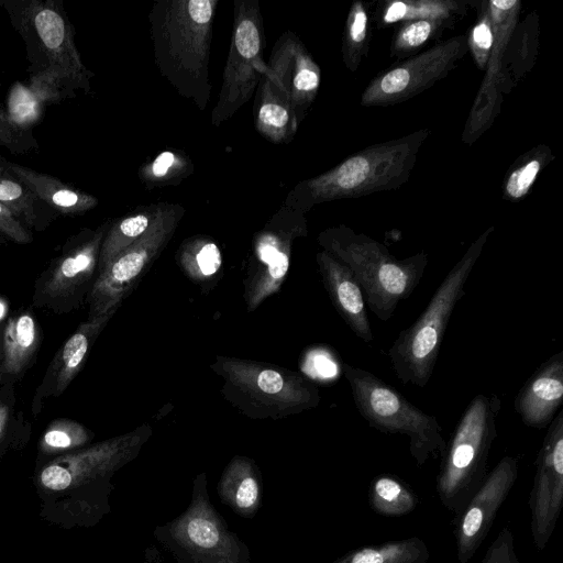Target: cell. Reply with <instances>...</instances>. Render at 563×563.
Wrapping results in <instances>:
<instances>
[{
    "label": "cell",
    "instance_id": "17",
    "mask_svg": "<svg viewBox=\"0 0 563 563\" xmlns=\"http://www.w3.org/2000/svg\"><path fill=\"white\" fill-rule=\"evenodd\" d=\"M307 235L306 214L285 205L274 213L255 238V256L262 267L253 279L249 292V310L275 292L284 280L288 267L291 243Z\"/></svg>",
    "mask_w": 563,
    "mask_h": 563
},
{
    "label": "cell",
    "instance_id": "28",
    "mask_svg": "<svg viewBox=\"0 0 563 563\" xmlns=\"http://www.w3.org/2000/svg\"><path fill=\"white\" fill-rule=\"evenodd\" d=\"M320 80V67L298 38L290 73V107L298 125L317 97Z\"/></svg>",
    "mask_w": 563,
    "mask_h": 563
},
{
    "label": "cell",
    "instance_id": "41",
    "mask_svg": "<svg viewBox=\"0 0 563 563\" xmlns=\"http://www.w3.org/2000/svg\"><path fill=\"white\" fill-rule=\"evenodd\" d=\"M188 246L194 252V261L201 275L211 276L218 272L222 258L214 242L207 239H195L189 242Z\"/></svg>",
    "mask_w": 563,
    "mask_h": 563
},
{
    "label": "cell",
    "instance_id": "27",
    "mask_svg": "<svg viewBox=\"0 0 563 563\" xmlns=\"http://www.w3.org/2000/svg\"><path fill=\"white\" fill-rule=\"evenodd\" d=\"M428 547L418 537L356 548L332 563H427Z\"/></svg>",
    "mask_w": 563,
    "mask_h": 563
},
{
    "label": "cell",
    "instance_id": "5",
    "mask_svg": "<svg viewBox=\"0 0 563 563\" xmlns=\"http://www.w3.org/2000/svg\"><path fill=\"white\" fill-rule=\"evenodd\" d=\"M499 409L497 396L476 395L446 443L435 489L441 504L455 516L464 509L487 474Z\"/></svg>",
    "mask_w": 563,
    "mask_h": 563
},
{
    "label": "cell",
    "instance_id": "43",
    "mask_svg": "<svg viewBox=\"0 0 563 563\" xmlns=\"http://www.w3.org/2000/svg\"><path fill=\"white\" fill-rule=\"evenodd\" d=\"M0 146H4L14 154L25 153L37 147L32 136L16 131L10 123L3 106L0 104Z\"/></svg>",
    "mask_w": 563,
    "mask_h": 563
},
{
    "label": "cell",
    "instance_id": "14",
    "mask_svg": "<svg viewBox=\"0 0 563 563\" xmlns=\"http://www.w3.org/2000/svg\"><path fill=\"white\" fill-rule=\"evenodd\" d=\"M519 474L518 460L504 456L486 474L464 509L455 516L454 536L459 563H468L486 539Z\"/></svg>",
    "mask_w": 563,
    "mask_h": 563
},
{
    "label": "cell",
    "instance_id": "37",
    "mask_svg": "<svg viewBox=\"0 0 563 563\" xmlns=\"http://www.w3.org/2000/svg\"><path fill=\"white\" fill-rule=\"evenodd\" d=\"M224 493L235 509L250 511L258 503V483L251 468L244 462L234 463L228 471Z\"/></svg>",
    "mask_w": 563,
    "mask_h": 563
},
{
    "label": "cell",
    "instance_id": "4",
    "mask_svg": "<svg viewBox=\"0 0 563 563\" xmlns=\"http://www.w3.org/2000/svg\"><path fill=\"white\" fill-rule=\"evenodd\" d=\"M494 232L487 228L467 247L434 291L417 320L404 329L387 352L397 378L404 385L423 388L429 383L453 310L465 295V285Z\"/></svg>",
    "mask_w": 563,
    "mask_h": 563
},
{
    "label": "cell",
    "instance_id": "19",
    "mask_svg": "<svg viewBox=\"0 0 563 563\" xmlns=\"http://www.w3.org/2000/svg\"><path fill=\"white\" fill-rule=\"evenodd\" d=\"M114 312L80 323L52 358L35 389L31 412L36 417L48 398L60 396L81 371L89 351Z\"/></svg>",
    "mask_w": 563,
    "mask_h": 563
},
{
    "label": "cell",
    "instance_id": "36",
    "mask_svg": "<svg viewBox=\"0 0 563 563\" xmlns=\"http://www.w3.org/2000/svg\"><path fill=\"white\" fill-rule=\"evenodd\" d=\"M14 383L0 386V449L8 442L29 438L31 423L18 406Z\"/></svg>",
    "mask_w": 563,
    "mask_h": 563
},
{
    "label": "cell",
    "instance_id": "35",
    "mask_svg": "<svg viewBox=\"0 0 563 563\" xmlns=\"http://www.w3.org/2000/svg\"><path fill=\"white\" fill-rule=\"evenodd\" d=\"M93 438V433L84 424L68 419L52 420L38 441L42 455L57 457L82 449Z\"/></svg>",
    "mask_w": 563,
    "mask_h": 563
},
{
    "label": "cell",
    "instance_id": "30",
    "mask_svg": "<svg viewBox=\"0 0 563 563\" xmlns=\"http://www.w3.org/2000/svg\"><path fill=\"white\" fill-rule=\"evenodd\" d=\"M419 503L416 493L398 476L380 474L368 487V504L385 517H401L413 511Z\"/></svg>",
    "mask_w": 563,
    "mask_h": 563
},
{
    "label": "cell",
    "instance_id": "42",
    "mask_svg": "<svg viewBox=\"0 0 563 563\" xmlns=\"http://www.w3.org/2000/svg\"><path fill=\"white\" fill-rule=\"evenodd\" d=\"M479 563H520L515 551L514 534L508 527L498 532Z\"/></svg>",
    "mask_w": 563,
    "mask_h": 563
},
{
    "label": "cell",
    "instance_id": "23",
    "mask_svg": "<svg viewBox=\"0 0 563 563\" xmlns=\"http://www.w3.org/2000/svg\"><path fill=\"white\" fill-rule=\"evenodd\" d=\"M41 341V328L31 309L11 313L0 350V386L24 376L36 361Z\"/></svg>",
    "mask_w": 563,
    "mask_h": 563
},
{
    "label": "cell",
    "instance_id": "6",
    "mask_svg": "<svg viewBox=\"0 0 563 563\" xmlns=\"http://www.w3.org/2000/svg\"><path fill=\"white\" fill-rule=\"evenodd\" d=\"M0 5L25 43L32 74H53L75 89L89 90L92 74L82 64L63 2L5 0Z\"/></svg>",
    "mask_w": 563,
    "mask_h": 563
},
{
    "label": "cell",
    "instance_id": "44",
    "mask_svg": "<svg viewBox=\"0 0 563 563\" xmlns=\"http://www.w3.org/2000/svg\"><path fill=\"white\" fill-rule=\"evenodd\" d=\"M0 239L16 244H29L33 236L5 207L0 203Z\"/></svg>",
    "mask_w": 563,
    "mask_h": 563
},
{
    "label": "cell",
    "instance_id": "46",
    "mask_svg": "<svg viewBox=\"0 0 563 563\" xmlns=\"http://www.w3.org/2000/svg\"><path fill=\"white\" fill-rule=\"evenodd\" d=\"M4 168L3 158L0 157V169Z\"/></svg>",
    "mask_w": 563,
    "mask_h": 563
},
{
    "label": "cell",
    "instance_id": "12",
    "mask_svg": "<svg viewBox=\"0 0 563 563\" xmlns=\"http://www.w3.org/2000/svg\"><path fill=\"white\" fill-rule=\"evenodd\" d=\"M298 38L290 31L280 35L257 85L253 111L255 128L274 144L290 142L298 130L290 107V73Z\"/></svg>",
    "mask_w": 563,
    "mask_h": 563
},
{
    "label": "cell",
    "instance_id": "24",
    "mask_svg": "<svg viewBox=\"0 0 563 563\" xmlns=\"http://www.w3.org/2000/svg\"><path fill=\"white\" fill-rule=\"evenodd\" d=\"M3 164L31 189L40 201L54 212L77 216L89 211L98 205V199L92 195L54 176L7 162L5 159H3Z\"/></svg>",
    "mask_w": 563,
    "mask_h": 563
},
{
    "label": "cell",
    "instance_id": "22",
    "mask_svg": "<svg viewBox=\"0 0 563 563\" xmlns=\"http://www.w3.org/2000/svg\"><path fill=\"white\" fill-rule=\"evenodd\" d=\"M321 278L340 317L362 341H373L363 292L347 266L327 251L317 254Z\"/></svg>",
    "mask_w": 563,
    "mask_h": 563
},
{
    "label": "cell",
    "instance_id": "39",
    "mask_svg": "<svg viewBox=\"0 0 563 563\" xmlns=\"http://www.w3.org/2000/svg\"><path fill=\"white\" fill-rule=\"evenodd\" d=\"M189 169L191 165L187 158L175 152L165 151L143 166L140 175L146 185L158 186L180 179V176L188 175Z\"/></svg>",
    "mask_w": 563,
    "mask_h": 563
},
{
    "label": "cell",
    "instance_id": "18",
    "mask_svg": "<svg viewBox=\"0 0 563 563\" xmlns=\"http://www.w3.org/2000/svg\"><path fill=\"white\" fill-rule=\"evenodd\" d=\"M494 44L485 67V76L471 109L463 132L467 144L476 141L493 124L500 111L503 96L498 90L499 67L504 51L519 23L521 2L518 0H489Z\"/></svg>",
    "mask_w": 563,
    "mask_h": 563
},
{
    "label": "cell",
    "instance_id": "11",
    "mask_svg": "<svg viewBox=\"0 0 563 563\" xmlns=\"http://www.w3.org/2000/svg\"><path fill=\"white\" fill-rule=\"evenodd\" d=\"M467 53L466 34L438 42L374 77L361 95V104L388 107L407 101L448 77Z\"/></svg>",
    "mask_w": 563,
    "mask_h": 563
},
{
    "label": "cell",
    "instance_id": "7",
    "mask_svg": "<svg viewBox=\"0 0 563 563\" xmlns=\"http://www.w3.org/2000/svg\"><path fill=\"white\" fill-rule=\"evenodd\" d=\"M358 413L376 430L409 439V451L418 466L442 456L446 449L437 418L412 405L398 390L373 373L342 365Z\"/></svg>",
    "mask_w": 563,
    "mask_h": 563
},
{
    "label": "cell",
    "instance_id": "1",
    "mask_svg": "<svg viewBox=\"0 0 563 563\" xmlns=\"http://www.w3.org/2000/svg\"><path fill=\"white\" fill-rule=\"evenodd\" d=\"M218 3L219 0H159L148 14L156 67L199 110L210 101V48Z\"/></svg>",
    "mask_w": 563,
    "mask_h": 563
},
{
    "label": "cell",
    "instance_id": "21",
    "mask_svg": "<svg viewBox=\"0 0 563 563\" xmlns=\"http://www.w3.org/2000/svg\"><path fill=\"white\" fill-rule=\"evenodd\" d=\"M74 87L53 74H32L26 82L13 84L3 108L12 126L31 136L32 128L42 121L47 104L74 96Z\"/></svg>",
    "mask_w": 563,
    "mask_h": 563
},
{
    "label": "cell",
    "instance_id": "10",
    "mask_svg": "<svg viewBox=\"0 0 563 563\" xmlns=\"http://www.w3.org/2000/svg\"><path fill=\"white\" fill-rule=\"evenodd\" d=\"M109 223L96 230L84 229L70 236L34 284L32 303L56 314L79 309L97 277L101 243Z\"/></svg>",
    "mask_w": 563,
    "mask_h": 563
},
{
    "label": "cell",
    "instance_id": "9",
    "mask_svg": "<svg viewBox=\"0 0 563 563\" xmlns=\"http://www.w3.org/2000/svg\"><path fill=\"white\" fill-rule=\"evenodd\" d=\"M229 54L211 124L221 125L252 97L267 69L263 58L264 31L258 0H234Z\"/></svg>",
    "mask_w": 563,
    "mask_h": 563
},
{
    "label": "cell",
    "instance_id": "13",
    "mask_svg": "<svg viewBox=\"0 0 563 563\" xmlns=\"http://www.w3.org/2000/svg\"><path fill=\"white\" fill-rule=\"evenodd\" d=\"M529 497L534 545L543 550L551 538L563 504V410L548 426L537 457Z\"/></svg>",
    "mask_w": 563,
    "mask_h": 563
},
{
    "label": "cell",
    "instance_id": "40",
    "mask_svg": "<svg viewBox=\"0 0 563 563\" xmlns=\"http://www.w3.org/2000/svg\"><path fill=\"white\" fill-rule=\"evenodd\" d=\"M184 533L191 545L203 551L216 549L222 537L216 519L198 511L184 521Z\"/></svg>",
    "mask_w": 563,
    "mask_h": 563
},
{
    "label": "cell",
    "instance_id": "8",
    "mask_svg": "<svg viewBox=\"0 0 563 563\" xmlns=\"http://www.w3.org/2000/svg\"><path fill=\"white\" fill-rule=\"evenodd\" d=\"M184 212V208L176 203L156 205L154 218L145 233L97 274L86 301L89 305V320L117 311L172 239Z\"/></svg>",
    "mask_w": 563,
    "mask_h": 563
},
{
    "label": "cell",
    "instance_id": "20",
    "mask_svg": "<svg viewBox=\"0 0 563 563\" xmlns=\"http://www.w3.org/2000/svg\"><path fill=\"white\" fill-rule=\"evenodd\" d=\"M563 402V351L549 357L519 389L515 410L530 428L544 429Z\"/></svg>",
    "mask_w": 563,
    "mask_h": 563
},
{
    "label": "cell",
    "instance_id": "31",
    "mask_svg": "<svg viewBox=\"0 0 563 563\" xmlns=\"http://www.w3.org/2000/svg\"><path fill=\"white\" fill-rule=\"evenodd\" d=\"M156 205L145 211L124 217L109 225L101 243L97 274L118 254L141 238L152 223Z\"/></svg>",
    "mask_w": 563,
    "mask_h": 563
},
{
    "label": "cell",
    "instance_id": "47",
    "mask_svg": "<svg viewBox=\"0 0 563 563\" xmlns=\"http://www.w3.org/2000/svg\"><path fill=\"white\" fill-rule=\"evenodd\" d=\"M0 86H1V82H0Z\"/></svg>",
    "mask_w": 563,
    "mask_h": 563
},
{
    "label": "cell",
    "instance_id": "34",
    "mask_svg": "<svg viewBox=\"0 0 563 563\" xmlns=\"http://www.w3.org/2000/svg\"><path fill=\"white\" fill-rule=\"evenodd\" d=\"M0 203L29 230L40 228L44 203L5 166L0 169Z\"/></svg>",
    "mask_w": 563,
    "mask_h": 563
},
{
    "label": "cell",
    "instance_id": "26",
    "mask_svg": "<svg viewBox=\"0 0 563 563\" xmlns=\"http://www.w3.org/2000/svg\"><path fill=\"white\" fill-rule=\"evenodd\" d=\"M476 2L464 0H393L383 1L375 12V22L384 27L417 19H462Z\"/></svg>",
    "mask_w": 563,
    "mask_h": 563
},
{
    "label": "cell",
    "instance_id": "38",
    "mask_svg": "<svg viewBox=\"0 0 563 563\" xmlns=\"http://www.w3.org/2000/svg\"><path fill=\"white\" fill-rule=\"evenodd\" d=\"M475 7L477 20L466 34L467 47L476 66L485 70L494 44L493 22L487 1H478Z\"/></svg>",
    "mask_w": 563,
    "mask_h": 563
},
{
    "label": "cell",
    "instance_id": "32",
    "mask_svg": "<svg viewBox=\"0 0 563 563\" xmlns=\"http://www.w3.org/2000/svg\"><path fill=\"white\" fill-rule=\"evenodd\" d=\"M456 21L448 19H417L401 22L391 38L389 55L398 60L420 53L431 41L440 37Z\"/></svg>",
    "mask_w": 563,
    "mask_h": 563
},
{
    "label": "cell",
    "instance_id": "2",
    "mask_svg": "<svg viewBox=\"0 0 563 563\" xmlns=\"http://www.w3.org/2000/svg\"><path fill=\"white\" fill-rule=\"evenodd\" d=\"M429 135V129H421L360 150L331 169L298 183L283 205L306 214L319 203L395 190L409 179Z\"/></svg>",
    "mask_w": 563,
    "mask_h": 563
},
{
    "label": "cell",
    "instance_id": "45",
    "mask_svg": "<svg viewBox=\"0 0 563 563\" xmlns=\"http://www.w3.org/2000/svg\"><path fill=\"white\" fill-rule=\"evenodd\" d=\"M10 316H11L10 301L0 290V350H1L4 329H5V325L8 323Z\"/></svg>",
    "mask_w": 563,
    "mask_h": 563
},
{
    "label": "cell",
    "instance_id": "15",
    "mask_svg": "<svg viewBox=\"0 0 563 563\" xmlns=\"http://www.w3.org/2000/svg\"><path fill=\"white\" fill-rule=\"evenodd\" d=\"M220 361L223 375L234 387L250 394L268 409L294 412L316 407L319 402L314 385L297 374L232 358Z\"/></svg>",
    "mask_w": 563,
    "mask_h": 563
},
{
    "label": "cell",
    "instance_id": "3",
    "mask_svg": "<svg viewBox=\"0 0 563 563\" xmlns=\"http://www.w3.org/2000/svg\"><path fill=\"white\" fill-rule=\"evenodd\" d=\"M318 242L350 268L371 311L382 321H388L413 292L429 262L423 251L396 258L385 244L345 224L323 230Z\"/></svg>",
    "mask_w": 563,
    "mask_h": 563
},
{
    "label": "cell",
    "instance_id": "25",
    "mask_svg": "<svg viewBox=\"0 0 563 563\" xmlns=\"http://www.w3.org/2000/svg\"><path fill=\"white\" fill-rule=\"evenodd\" d=\"M538 49V16L532 13L516 26L504 51L498 90L500 95L509 93L519 80L530 70Z\"/></svg>",
    "mask_w": 563,
    "mask_h": 563
},
{
    "label": "cell",
    "instance_id": "33",
    "mask_svg": "<svg viewBox=\"0 0 563 563\" xmlns=\"http://www.w3.org/2000/svg\"><path fill=\"white\" fill-rule=\"evenodd\" d=\"M371 19L365 2L357 0L350 7L342 36V59L352 73L356 71L368 54Z\"/></svg>",
    "mask_w": 563,
    "mask_h": 563
},
{
    "label": "cell",
    "instance_id": "16",
    "mask_svg": "<svg viewBox=\"0 0 563 563\" xmlns=\"http://www.w3.org/2000/svg\"><path fill=\"white\" fill-rule=\"evenodd\" d=\"M140 439L132 432L54 457L40 471L38 483L55 493L78 488L124 462Z\"/></svg>",
    "mask_w": 563,
    "mask_h": 563
},
{
    "label": "cell",
    "instance_id": "29",
    "mask_svg": "<svg viewBox=\"0 0 563 563\" xmlns=\"http://www.w3.org/2000/svg\"><path fill=\"white\" fill-rule=\"evenodd\" d=\"M554 159L552 150L539 144L520 155L507 170L503 181V198L518 201L531 190L541 172Z\"/></svg>",
    "mask_w": 563,
    "mask_h": 563
}]
</instances>
